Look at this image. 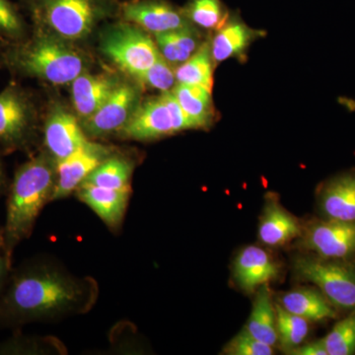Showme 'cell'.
I'll return each instance as SVG.
<instances>
[{"mask_svg":"<svg viewBox=\"0 0 355 355\" xmlns=\"http://www.w3.org/2000/svg\"><path fill=\"white\" fill-rule=\"evenodd\" d=\"M97 298L94 280L78 279L43 259L11 272L0 297V328H16L87 312Z\"/></svg>","mask_w":355,"mask_h":355,"instance_id":"obj_1","label":"cell"},{"mask_svg":"<svg viewBox=\"0 0 355 355\" xmlns=\"http://www.w3.org/2000/svg\"><path fill=\"white\" fill-rule=\"evenodd\" d=\"M55 183L57 162L46 153L35 156L16 170L2 229V251L11 263L14 250L31 235L42 209L51 202Z\"/></svg>","mask_w":355,"mask_h":355,"instance_id":"obj_2","label":"cell"},{"mask_svg":"<svg viewBox=\"0 0 355 355\" xmlns=\"http://www.w3.org/2000/svg\"><path fill=\"white\" fill-rule=\"evenodd\" d=\"M67 40L40 30L32 38L15 42L4 51L7 67L22 76L64 85L85 72L87 62Z\"/></svg>","mask_w":355,"mask_h":355,"instance_id":"obj_3","label":"cell"},{"mask_svg":"<svg viewBox=\"0 0 355 355\" xmlns=\"http://www.w3.org/2000/svg\"><path fill=\"white\" fill-rule=\"evenodd\" d=\"M293 272L319 288L334 307L355 311V266L349 261L299 254L293 259Z\"/></svg>","mask_w":355,"mask_h":355,"instance_id":"obj_4","label":"cell"},{"mask_svg":"<svg viewBox=\"0 0 355 355\" xmlns=\"http://www.w3.org/2000/svg\"><path fill=\"white\" fill-rule=\"evenodd\" d=\"M35 19L60 38H85L102 17L103 0H29Z\"/></svg>","mask_w":355,"mask_h":355,"instance_id":"obj_5","label":"cell"},{"mask_svg":"<svg viewBox=\"0 0 355 355\" xmlns=\"http://www.w3.org/2000/svg\"><path fill=\"white\" fill-rule=\"evenodd\" d=\"M101 51L119 69L135 78L162 57L148 33L130 22L111 26L103 33Z\"/></svg>","mask_w":355,"mask_h":355,"instance_id":"obj_6","label":"cell"},{"mask_svg":"<svg viewBox=\"0 0 355 355\" xmlns=\"http://www.w3.org/2000/svg\"><path fill=\"white\" fill-rule=\"evenodd\" d=\"M187 130H195L172 91L140 103L121 133L127 139L150 140Z\"/></svg>","mask_w":355,"mask_h":355,"instance_id":"obj_7","label":"cell"},{"mask_svg":"<svg viewBox=\"0 0 355 355\" xmlns=\"http://www.w3.org/2000/svg\"><path fill=\"white\" fill-rule=\"evenodd\" d=\"M36 125V108L31 96L15 83L0 92V147L13 151L25 148Z\"/></svg>","mask_w":355,"mask_h":355,"instance_id":"obj_8","label":"cell"},{"mask_svg":"<svg viewBox=\"0 0 355 355\" xmlns=\"http://www.w3.org/2000/svg\"><path fill=\"white\" fill-rule=\"evenodd\" d=\"M299 245L322 258L347 260L355 254V221L324 218L302 226Z\"/></svg>","mask_w":355,"mask_h":355,"instance_id":"obj_9","label":"cell"},{"mask_svg":"<svg viewBox=\"0 0 355 355\" xmlns=\"http://www.w3.org/2000/svg\"><path fill=\"white\" fill-rule=\"evenodd\" d=\"M140 90L137 84L121 81L108 99L81 127L89 137H104L121 132L139 108Z\"/></svg>","mask_w":355,"mask_h":355,"instance_id":"obj_10","label":"cell"},{"mask_svg":"<svg viewBox=\"0 0 355 355\" xmlns=\"http://www.w3.org/2000/svg\"><path fill=\"white\" fill-rule=\"evenodd\" d=\"M110 156L109 148L89 140L85 146L70 154L69 157L58 161L57 183L51 202L69 197L76 191L91 173Z\"/></svg>","mask_w":355,"mask_h":355,"instance_id":"obj_11","label":"cell"},{"mask_svg":"<svg viewBox=\"0 0 355 355\" xmlns=\"http://www.w3.org/2000/svg\"><path fill=\"white\" fill-rule=\"evenodd\" d=\"M121 11L125 22L132 23L154 35L193 25L182 9L167 0H133L123 3Z\"/></svg>","mask_w":355,"mask_h":355,"instance_id":"obj_12","label":"cell"},{"mask_svg":"<svg viewBox=\"0 0 355 355\" xmlns=\"http://www.w3.org/2000/svg\"><path fill=\"white\" fill-rule=\"evenodd\" d=\"M88 141L87 135L73 114L62 106L51 108L44 123V142L46 153L55 162L69 157Z\"/></svg>","mask_w":355,"mask_h":355,"instance_id":"obj_13","label":"cell"},{"mask_svg":"<svg viewBox=\"0 0 355 355\" xmlns=\"http://www.w3.org/2000/svg\"><path fill=\"white\" fill-rule=\"evenodd\" d=\"M233 275L243 291L253 292L268 284L279 275V266L266 250L259 246L243 248L236 257Z\"/></svg>","mask_w":355,"mask_h":355,"instance_id":"obj_14","label":"cell"},{"mask_svg":"<svg viewBox=\"0 0 355 355\" xmlns=\"http://www.w3.org/2000/svg\"><path fill=\"white\" fill-rule=\"evenodd\" d=\"M120 79L111 74L83 72L72 81V102L77 116L84 121L97 111L108 99Z\"/></svg>","mask_w":355,"mask_h":355,"instance_id":"obj_15","label":"cell"},{"mask_svg":"<svg viewBox=\"0 0 355 355\" xmlns=\"http://www.w3.org/2000/svg\"><path fill=\"white\" fill-rule=\"evenodd\" d=\"M76 193L79 200L96 212L107 225L116 228L125 216L132 190H112L83 184Z\"/></svg>","mask_w":355,"mask_h":355,"instance_id":"obj_16","label":"cell"},{"mask_svg":"<svg viewBox=\"0 0 355 355\" xmlns=\"http://www.w3.org/2000/svg\"><path fill=\"white\" fill-rule=\"evenodd\" d=\"M324 218L355 221V174H345L324 184L319 196Z\"/></svg>","mask_w":355,"mask_h":355,"instance_id":"obj_17","label":"cell"},{"mask_svg":"<svg viewBox=\"0 0 355 355\" xmlns=\"http://www.w3.org/2000/svg\"><path fill=\"white\" fill-rule=\"evenodd\" d=\"M259 239L268 247L284 246L300 237L302 226L275 200H268L259 226Z\"/></svg>","mask_w":355,"mask_h":355,"instance_id":"obj_18","label":"cell"},{"mask_svg":"<svg viewBox=\"0 0 355 355\" xmlns=\"http://www.w3.org/2000/svg\"><path fill=\"white\" fill-rule=\"evenodd\" d=\"M216 32L210 42L216 64L243 55L260 34L243 22L237 15H229L228 19Z\"/></svg>","mask_w":355,"mask_h":355,"instance_id":"obj_19","label":"cell"},{"mask_svg":"<svg viewBox=\"0 0 355 355\" xmlns=\"http://www.w3.org/2000/svg\"><path fill=\"white\" fill-rule=\"evenodd\" d=\"M279 304L291 314L308 322L324 321L336 317L335 307L323 293L310 287H299L282 293Z\"/></svg>","mask_w":355,"mask_h":355,"instance_id":"obj_20","label":"cell"},{"mask_svg":"<svg viewBox=\"0 0 355 355\" xmlns=\"http://www.w3.org/2000/svg\"><path fill=\"white\" fill-rule=\"evenodd\" d=\"M245 330L257 340L275 347L279 343L277 310L268 284L259 287Z\"/></svg>","mask_w":355,"mask_h":355,"instance_id":"obj_21","label":"cell"},{"mask_svg":"<svg viewBox=\"0 0 355 355\" xmlns=\"http://www.w3.org/2000/svg\"><path fill=\"white\" fill-rule=\"evenodd\" d=\"M212 91L200 85L177 83L172 93L195 130L209 128L214 121Z\"/></svg>","mask_w":355,"mask_h":355,"instance_id":"obj_22","label":"cell"},{"mask_svg":"<svg viewBox=\"0 0 355 355\" xmlns=\"http://www.w3.org/2000/svg\"><path fill=\"white\" fill-rule=\"evenodd\" d=\"M155 41L161 55L176 67L189 60L203 44L195 25L155 35Z\"/></svg>","mask_w":355,"mask_h":355,"instance_id":"obj_23","label":"cell"},{"mask_svg":"<svg viewBox=\"0 0 355 355\" xmlns=\"http://www.w3.org/2000/svg\"><path fill=\"white\" fill-rule=\"evenodd\" d=\"M214 58L209 42H203L200 48L189 60L176 67L177 83L200 85L212 91L214 87Z\"/></svg>","mask_w":355,"mask_h":355,"instance_id":"obj_24","label":"cell"},{"mask_svg":"<svg viewBox=\"0 0 355 355\" xmlns=\"http://www.w3.org/2000/svg\"><path fill=\"white\" fill-rule=\"evenodd\" d=\"M133 166L128 159L111 155L91 173L83 184L112 190H130Z\"/></svg>","mask_w":355,"mask_h":355,"instance_id":"obj_25","label":"cell"},{"mask_svg":"<svg viewBox=\"0 0 355 355\" xmlns=\"http://www.w3.org/2000/svg\"><path fill=\"white\" fill-rule=\"evenodd\" d=\"M182 10L196 27L214 31L229 17V11L221 0H190Z\"/></svg>","mask_w":355,"mask_h":355,"instance_id":"obj_26","label":"cell"},{"mask_svg":"<svg viewBox=\"0 0 355 355\" xmlns=\"http://www.w3.org/2000/svg\"><path fill=\"white\" fill-rule=\"evenodd\" d=\"M279 343L282 349L288 354L302 345L309 334V322L303 318L291 314L275 303Z\"/></svg>","mask_w":355,"mask_h":355,"instance_id":"obj_27","label":"cell"},{"mask_svg":"<svg viewBox=\"0 0 355 355\" xmlns=\"http://www.w3.org/2000/svg\"><path fill=\"white\" fill-rule=\"evenodd\" d=\"M328 355H352L355 354V311L338 322L330 333L324 338Z\"/></svg>","mask_w":355,"mask_h":355,"instance_id":"obj_28","label":"cell"},{"mask_svg":"<svg viewBox=\"0 0 355 355\" xmlns=\"http://www.w3.org/2000/svg\"><path fill=\"white\" fill-rule=\"evenodd\" d=\"M175 69L164 58L161 57L153 67H149L135 79L148 87L157 89L162 93L168 92L172 91L177 84Z\"/></svg>","mask_w":355,"mask_h":355,"instance_id":"obj_29","label":"cell"},{"mask_svg":"<svg viewBox=\"0 0 355 355\" xmlns=\"http://www.w3.org/2000/svg\"><path fill=\"white\" fill-rule=\"evenodd\" d=\"M0 34L14 42L26 39L24 20L9 0H0Z\"/></svg>","mask_w":355,"mask_h":355,"instance_id":"obj_30","label":"cell"},{"mask_svg":"<svg viewBox=\"0 0 355 355\" xmlns=\"http://www.w3.org/2000/svg\"><path fill=\"white\" fill-rule=\"evenodd\" d=\"M223 354L229 355H272L275 349L266 343L257 340L243 329L224 347Z\"/></svg>","mask_w":355,"mask_h":355,"instance_id":"obj_31","label":"cell"},{"mask_svg":"<svg viewBox=\"0 0 355 355\" xmlns=\"http://www.w3.org/2000/svg\"><path fill=\"white\" fill-rule=\"evenodd\" d=\"M46 343L37 338L25 336H15L0 343V354H39L46 352Z\"/></svg>","mask_w":355,"mask_h":355,"instance_id":"obj_32","label":"cell"},{"mask_svg":"<svg viewBox=\"0 0 355 355\" xmlns=\"http://www.w3.org/2000/svg\"><path fill=\"white\" fill-rule=\"evenodd\" d=\"M287 354L291 355H328L326 345H324V338L314 340L306 345H301L296 349H292Z\"/></svg>","mask_w":355,"mask_h":355,"instance_id":"obj_33","label":"cell"},{"mask_svg":"<svg viewBox=\"0 0 355 355\" xmlns=\"http://www.w3.org/2000/svg\"><path fill=\"white\" fill-rule=\"evenodd\" d=\"M11 268H12V263L9 261L2 249H0V297L3 294L7 282L10 277L11 272H12Z\"/></svg>","mask_w":355,"mask_h":355,"instance_id":"obj_34","label":"cell"},{"mask_svg":"<svg viewBox=\"0 0 355 355\" xmlns=\"http://www.w3.org/2000/svg\"><path fill=\"white\" fill-rule=\"evenodd\" d=\"M6 187V176L4 172L3 164H2L1 159H0V196L2 195Z\"/></svg>","mask_w":355,"mask_h":355,"instance_id":"obj_35","label":"cell"},{"mask_svg":"<svg viewBox=\"0 0 355 355\" xmlns=\"http://www.w3.org/2000/svg\"><path fill=\"white\" fill-rule=\"evenodd\" d=\"M0 249H2V230L0 231Z\"/></svg>","mask_w":355,"mask_h":355,"instance_id":"obj_36","label":"cell"}]
</instances>
